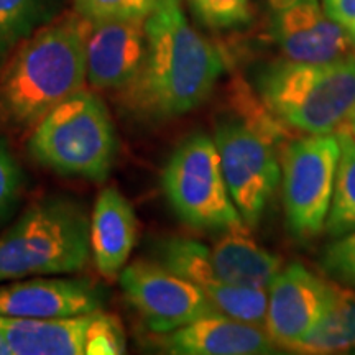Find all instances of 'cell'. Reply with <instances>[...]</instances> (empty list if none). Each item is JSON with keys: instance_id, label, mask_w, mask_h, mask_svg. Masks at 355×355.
<instances>
[{"instance_id": "cell-1", "label": "cell", "mask_w": 355, "mask_h": 355, "mask_svg": "<svg viewBox=\"0 0 355 355\" xmlns=\"http://www.w3.org/2000/svg\"><path fill=\"white\" fill-rule=\"evenodd\" d=\"M146 51L133 81L119 92L122 107L146 122L189 114L209 99L224 60L189 24L181 0H162L146 17Z\"/></svg>"}, {"instance_id": "cell-2", "label": "cell", "mask_w": 355, "mask_h": 355, "mask_svg": "<svg viewBox=\"0 0 355 355\" xmlns=\"http://www.w3.org/2000/svg\"><path fill=\"white\" fill-rule=\"evenodd\" d=\"M89 21L76 12L48 21L0 69V121L30 130L56 105L84 89Z\"/></svg>"}, {"instance_id": "cell-3", "label": "cell", "mask_w": 355, "mask_h": 355, "mask_svg": "<svg viewBox=\"0 0 355 355\" xmlns=\"http://www.w3.org/2000/svg\"><path fill=\"white\" fill-rule=\"evenodd\" d=\"M91 259V217L83 204L48 196L0 235V283L78 273Z\"/></svg>"}, {"instance_id": "cell-4", "label": "cell", "mask_w": 355, "mask_h": 355, "mask_svg": "<svg viewBox=\"0 0 355 355\" xmlns=\"http://www.w3.org/2000/svg\"><path fill=\"white\" fill-rule=\"evenodd\" d=\"M257 92L286 128L304 135L336 133L355 112V56L329 63L277 61L260 71Z\"/></svg>"}, {"instance_id": "cell-5", "label": "cell", "mask_w": 355, "mask_h": 355, "mask_svg": "<svg viewBox=\"0 0 355 355\" xmlns=\"http://www.w3.org/2000/svg\"><path fill=\"white\" fill-rule=\"evenodd\" d=\"M237 115L216 122L214 141L229 194L248 229L257 227L282 180L278 146L286 130L263 104L235 89Z\"/></svg>"}, {"instance_id": "cell-6", "label": "cell", "mask_w": 355, "mask_h": 355, "mask_svg": "<svg viewBox=\"0 0 355 355\" xmlns=\"http://www.w3.org/2000/svg\"><path fill=\"white\" fill-rule=\"evenodd\" d=\"M28 155L60 176L104 183L119 152L115 125L104 99L81 89L33 127Z\"/></svg>"}, {"instance_id": "cell-7", "label": "cell", "mask_w": 355, "mask_h": 355, "mask_svg": "<svg viewBox=\"0 0 355 355\" xmlns=\"http://www.w3.org/2000/svg\"><path fill=\"white\" fill-rule=\"evenodd\" d=\"M175 214L199 230H227L243 224L230 198L214 139L191 133L176 146L162 176Z\"/></svg>"}, {"instance_id": "cell-8", "label": "cell", "mask_w": 355, "mask_h": 355, "mask_svg": "<svg viewBox=\"0 0 355 355\" xmlns=\"http://www.w3.org/2000/svg\"><path fill=\"white\" fill-rule=\"evenodd\" d=\"M339 157L336 133L304 135L286 141L282 148L286 225L301 241L316 237L326 227Z\"/></svg>"}, {"instance_id": "cell-9", "label": "cell", "mask_w": 355, "mask_h": 355, "mask_svg": "<svg viewBox=\"0 0 355 355\" xmlns=\"http://www.w3.org/2000/svg\"><path fill=\"white\" fill-rule=\"evenodd\" d=\"M12 355H121L127 337L117 316L104 309L55 319L0 316Z\"/></svg>"}, {"instance_id": "cell-10", "label": "cell", "mask_w": 355, "mask_h": 355, "mask_svg": "<svg viewBox=\"0 0 355 355\" xmlns=\"http://www.w3.org/2000/svg\"><path fill=\"white\" fill-rule=\"evenodd\" d=\"M119 282L128 304L152 334H165L217 313L201 286L158 261H132L123 266Z\"/></svg>"}, {"instance_id": "cell-11", "label": "cell", "mask_w": 355, "mask_h": 355, "mask_svg": "<svg viewBox=\"0 0 355 355\" xmlns=\"http://www.w3.org/2000/svg\"><path fill=\"white\" fill-rule=\"evenodd\" d=\"M266 291L265 329L278 349L295 352L313 334L336 298V285L301 263L282 268Z\"/></svg>"}, {"instance_id": "cell-12", "label": "cell", "mask_w": 355, "mask_h": 355, "mask_svg": "<svg viewBox=\"0 0 355 355\" xmlns=\"http://www.w3.org/2000/svg\"><path fill=\"white\" fill-rule=\"evenodd\" d=\"M272 33L286 60L329 63L355 56V42L321 0H270Z\"/></svg>"}, {"instance_id": "cell-13", "label": "cell", "mask_w": 355, "mask_h": 355, "mask_svg": "<svg viewBox=\"0 0 355 355\" xmlns=\"http://www.w3.org/2000/svg\"><path fill=\"white\" fill-rule=\"evenodd\" d=\"M105 288L91 278L33 277L0 283V316L55 319L105 308Z\"/></svg>"}, {"instance_id": "cell-14", "label": "cell", "mask_w": 355, "mask_h": 355, "mask_svg": "<svg viewBox=\"0 0 355 355\" xmlns=\"http://www.w3.org/2000/svg\"><path fill=\"white\" fill-rule=\"evenodd\" d=\"M146 19L89 21L87 83L96 91L121 92L139 74L146 51Z\"/></svg>"}, {"instance_id": "cell-15", "label": "cell", "mask_w": 355, "mask_h": 355, "mask_svg": "<svg viewBox=\"0 0 355 355\" xmlns=\"http://www.w3.org/2000/svg\"><path fill=\"white\" fill-rule=\"evenodd\" d=\"M152 345L173 355H266L278 352L268 332L252 324L212 313L165 334H152Z\"/></svg>"}, {"instance_id": "cell-16", "label": "cell", "mask_w": 355, "mask_h": 355, "mask_svg": "<svg viewBox=\"0 0 355 355\" xmlns=\"http://www.w3.org/2000/svg\"><path fill=\"white\" fill-rule=\"evenodd\" d=\"M139 222L130 201L114 186L104 188L91 216V252L97 272L119 278L137 243Z\"/></svg>"}, {"instance_id": "cell-17", "label": "cell", "mask_w": 355, "mask_h": 355, "mask_svg": "<svg viewBox=\"0 0 355 355\" xmlns=\"http://www.w3.org/2000/svg\"><path fill=\"white\" fill-rule=\"evenodd\" d=\"M211 259L222 283L268 290L282 272V257L257 243L247 225L227 229L211 248Z\"/></svg>"}, {"instance_id": "cell-18", "label": "cell", "mask_w": 355, "mask_h": 355, "mask_svg": "<svg viewBox=\"0 0 355 355\" xmlns=\"http://www.w3.org/2000/svg\"><path fill=\"white\" fill-rule=\"evenodd\" d=\"M352 350H355V291L336 285L331 309L296 352L340 354Z\"/></svg>"}, {"instance_id": "cell-19", "label": "cell", "mask_w": 355, "mask_h": 355, "mask_svg": "<svg viewBox=\"0 0 355 355\" xmlns=\"http://www.w3.org/2000/svg\"><path fill=\"white\" fill-rule=\"evenodd\" d=\"M340 146L334 194H332L326 232L332 237L355 230V137L345 127L336 132Z\"/></svg>"}, {"instance_id": "cell-20", "label": "cell", "mask_w": 355, "mask_h": 355, "mask_svg": "<svg viewBox=\"0 0 355 355\" xmlns=\"http://www.w3.org/2000/svg\"><path fill=\"white\" fill-rule=\"evenodd\" d=\"M51 0H0V69L12 53L51 19Z\"/></svg>"}, {"instance_id": "cell-21", "label": "cell", "mask_w": 355, "mask_h": 355, "mask_svg": "<svg viewBox=\"0 0 355 355\" xmlns=\"http://www.w3.org/2000/svg\"><path fill=\"white\" fill-rule=\"evenodd\" d=\"M159 265L201 288L220 283L211 259V248L188 237H168L157 243Z\"/></svg>"}, {"instance_id": "cell-22", "label": "cell", "mask_w": 355, "mask_h": 355, "mask_svg": "<svg viewBox=\"0 0 355 355\" xmlns=\"http://www.w3.org/2000/svg\"><path fill=\"white\" fill-rule=\"evenodd\" d=\"M212 308L217 313L252 324H265L268 291L259 288L235 286L227 283H216L202 288Z\"/></svg>"}, {"instance_id": "cell-23", "label": "cell", "mask_w": 355, "mask_h": 355, "mask_svg": "<svg viewBox=\"0 0 355 355\" xmlns=\"http://www.w3.org/2000/svg\"><path fill=\"white\" fill-rule=\"evenodd\" d=\"M199 24L211 30H230L250 24V0H189Z\"/></svg>"}, {"instance_id": "cell-24", "label": "cell", "mask_w": 355, "mask_h": 355, "mask_svg": "<svg viewBox=\"0 0 355 355\" xmlns=\"http://www.w3.org/2000/svg\"><path fill=\"white\" fill-rule=\"evenodd\" d=\"M162 0H73L74 12L87 21L146 19Z\"/></svg>"}, {"instance_id": "cell-25", "label": "cell", "mask_w": 355, "mask_h": 355, "mask_svg": "<svg viewBox=\"0 0 355 355\" xmlns=\"http://www.w3.org/2000/svg\"><path fill=\"white\" fill-rule=\"evenodd\" d=\"M24 173L7 144L0 140V227L8 220L19 204Z\"/></svg>"}, {"instance_id": "cell-26", "label": "cell", "mask_w": 355, "mask_h": 355, "mask_svg": "<svg viewBox=\"0 0 355 355\" xmlns=\"http://www.w3.org/2000/svg\"><path fill=\"white\" fill-rule=\"evenodd\" d=\"M322 270L336 282L355 286V230L337 237L321 257Z\"/></svg>"}, {"instance_id": "cell-27", "label": "cell", "mask_w": 355, "mask_h": 355, "mask_svg": "<svg viewBox=\"0 0 355 355\" xmlns=\"http://www.w3.org/2000/svg\"><path fill=\"white\" fill-rule=\"evenodd\" d=\"M324 8L355 42V0H321Z\"/></svg>"}, {"instance_id": "cell-28", "label": "cell", "mask_w": 355, "mask_h": 355, "mask_svg": "<svg viewBox=\"0 0 355 355\" xmlns=\"http://www.w3.org/2000/svg\"><path fill=\"white\" fill-rule=\"evenodd\" d=\"M0 355H12V350L8 347V343L2 331H0Z\"/></svg>"}, {"instance_id": "cell-29", "label": "cell", "mask_w": 355, "mask_h": 355, "mask_svg": "<svg viewBox=\"0 0 355 355\" xmlns=\"http://www.w3.org/2000/svg\"><path fill=\"white\" fill-rule=\"evenodd\" d=\"M344 127L347 128V130L350 132V135L355 137V112H354L352 115H350V119H349L347 123H345Z\"/></svg>"}, {"instance_id": "cell-30", "label": "cell", "mask_w": 355, "mask_h": 355, "mask_svg": "<svg viewBox=\"0 0 355 355\" xmlns=\"http://www.w3.org/2000/svg\"><path fill=\"white\" fill-rule=\"evenodd\" d=\"M352 354H355V350H352Z\"/></svg>"}]
</instances>
